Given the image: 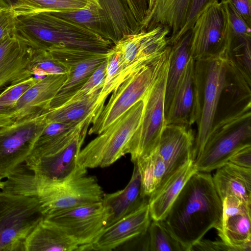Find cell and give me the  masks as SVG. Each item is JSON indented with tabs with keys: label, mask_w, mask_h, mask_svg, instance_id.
<instances>
[{
	"label": "cell",
	"mask_w": 251,
	"mask_h": 251,
	"mask_svg": "<svg viewBox=\"0 0 251 251\" xmlns=\"http://www.w3.org/2000/svg\"><path fill=\"white\" fill-rule=\"evenodd\" d=\"M93 120L92 117L83 120L69 141L34 161L25 163L26 168L36 175L52 180H61L70 176L79 167L78 156Z\"/></svg>",
	"instance_id": "cell-14"
},
{
	"label": "cell",
	"mask_w": 251,
	"mask_h": 251,
	"mask_svg": "<svg viewBox=\"0 0 251 251\" xmlns=\"http://www.w3.org/2000/svg\"><path fill=\"white\" fill-rule=\"evenodd\" d=\"M107 62L106 76L97 101V116L94 121L103 110L108 96L121 84L122 69L119 52L112 48L108 52Z\"/></svg>",
	"instance_id": "cell-34"
},
{
	"label": "cell",
	"mask_w": 251,
	"mask_h": 251,
	"mask_svg": "<svg viewBox=\"0 0 251 251\" xmlns=\"http://www.w3.org/2000/svg\"><path fill=\"white\" fill-rule=\"evenodd\" d=\"M148 231L150 251H186L162 221L151 220Z\"/></svg>",
	"instance_id": "cell-35"
},
{
	"label": "cell",
	"mask_w": 251,
	"mask_h": 251,
	"mask_svg": "<svg viewBox=\"0 0 251 251\" xmlns=\"http://www.w3.org/2000/svg\"><path fill=\"white\" fill-rule=\"evenodd\" d=\"M190 31V53L194 60L228 53L232 38L221 1L205 9L197 18Z\"/></svg>",
	"instance_id": "cell-10"
},
{
	"label": "cell",
	"mask_w": 251,
	"mask_h": 251,
	"mask_svg": "<svg viewBox=\"0 0 251 251\" xmlns=\"http://www.w3.org/2000/svg\"><path fill=\"white\" fill-rule=\"evenodd\" d=\"M40 79L30 77L18 83L9 85L0 94V128L15 122V108L24 92Z\"/></svg>",
	"instance_id": "cell-32"
},
{
	"label": "cell",
	"mask_w": 251,
	"mask_h": 251,
	"mask_svg": "<svg viewBox=\"0 0 251 251\" xmlns=\"http://www.w3.org/2000/svg\"><path fill=\"white\" fill-rule=\"evenodd\" d=\"M219 0H192L186 21L181 30L168 43L172 45L177 41L182 36L189 31L194 25L198 16L208 6Z\"/></svg>",
	"instance_id": "cell-38"
},
{
	"label": "cell",
	"mask_w": 251,
	"mask_h": 251,
	"mask_svg": "<svg viewBox=\"0 0 251 251\" xmlns=\"http://www.w3.org/2000/svg\"><path fill=\"white\" fill-rule=\"evenodd\" d=\"M25 251H80V248L43 217L26 239Z\"/></svg>",
	"instance_id": "cell-25"
},
{
	"label": "cell",
	"mask_w": 251,
	"mask_h": 251,
	"mask_svg": "<svg viewBox=\"0 0 251 251\" xmlns=\"http://www.w3.org/2000/svg\"><path fill=\"white\" fill-rule=\"evenodd\" d=\"M29 70L32 76L39 79L49 75L65 74L68 72V68L52 58L48 51L37 50H34Z\"/></svg>",
	"instance_id": "cell-36"
},
{
	"label": "cell",
	"mask_w": 251,
	"mask_h": 251,
	"mask_svg": "<svg viewBox=\"0 0 251 251\" xmlns=\"http://www.w3.org/2000/svg\"><path fill=\"white\" fill-rule=\"evenodd\" d=\"M170 34L167 27L159 25L125 36L113 47L120 55L121 84L164 53Z\"/></svg>",
	"instance_id": "cell-11"
},
{
	"label": "cell",
	"mask_w": 251,
	"mask_h": 251,
	"mask_svg": "<svg viewBox=\"0 0 251 251\" xmlns=\"http://www.w3.org/2000/svg\"><path fill=\"white\" fill-rule=\"evenodd\" d=\"M192 0H154L144 30L157 25L167 27L170 42L183 28L188 16Z\"/></svg>",
	"instance_id": "cell-24"
},
{
	"label": "cell",
	"mask_w": 251,
	"mask_h": 251,
	"mask_svg": "<svg viewBox=\"0 0 251 251\" xmlns=\"http://www.w3.org/2000/svg\"><path fill=\"white\" fill-rule=\"evenodd\" d=\"M3 179V178L1 176H0V191H1L2 187Z\"/></svg>",
	"instance_id": "cell-47"
},
{
	"label": "cell",
	"mask_w": 251,
	"mask_h": 251,
	"mask_svg": "<svg viewBox=\"0 0 251 251\" xmlns=\"http://www.w3.org/2000/svg\"><path fill=\"white\" fill-rule=\"evenodd\" d=\"M67 76L68 73L48 75L26 90L16 103L15 122L34 118L48 111L51 100Z\"/></svg>",
	"instance_id": "cell-19"
},
{
	"label": "cell",
	"mask_w": 251,
	"mask_h": 251,
	"mask_svg": "<svg viewBox=\"0 0 251 251\" xmlns=\"http://www.w3.org/2000/svg\"><path fill=\"white\" fill-rule=\"evenodd\" d=\"M100 90L71 99L61 106L49 110L46 112L48 122L79 124L92 117L93 122L97 116V103Z\"/></svg>",
	"instance_id": "cell-28"
},
{
	"label": "cell",
	"mask_w": 251,
	"mask_h": 251,
	"mask_svg": "<svg viewBox=\"0 0 251 251\" xmlns=\"http://www.w3.org/2000/svg\"><path fill=\"white\" fill-rule=\"evenodd\" d=\"M0 7L14 10L18 16L22 14L24 11L20 0H0Z\"/></svg>",
	"instance_id": "cell-45"
},
{
	"label": "cell",
	"mask_w": 251,
	"mask_h": 251,
	"mask_svg": "<svg viewBox=\"0 0 251 251\" xmlns=\"http://www.w3.org/2000/svg\"><path fill=\"white\" fill-rule=\"evenodd\" d=\"M131 11L138 24L144 28L149 14V0H128Z\"/></svg>",
	"instance_id": "cell-41"
},
{
	"label": "cell",
	"mask_w": 251,
	"mask_h": 251,
	"mask_svg": "<svg viewBox=\"0 0 251 251\" xmlns=\"http://www.w3.org/2000/svg\"><path fill=\"white\" fill-rule=\"evenodd\" d=\"M171 46L150 64L127 77L113 92L107 103L88 130L99 134L141 100L169 58Z\"/></svg>",
	"instance_id": "cell-9"
},
{
	"label": "cell",
	"mask_w": 251,
	"mask_h": 251,
	"mask_svg": "<svg viewBox=\"0 0 251 251\" xmlns=\"http://www.w3.org/2000/svg\"><path fill=\"white\" fill-rule=\"evenodd\" d=\"M115 45L125 36L142 30L128 0H99Z\"/></svg>",
	"instance_id": "cell-26"
},
{
	"label": "cell",
	"mask_w": 251,
	"mask_h": 251,
	"mask_svg": "<svg viewBox=\"0 0 251 251\" xmlns=\"http://www.w3.org/2000/svg\"><path fill=\"white\" fill-rule=\"evenodd\" d=\"M192 160L165 180L149 197L148 204L151 220L161 221L189 178L197 170Z\"/></svg>",
	"instance_id": "cell-21"
},
{
	"label": "cell",
	"mask_w": 251,
	"mask_h": 251,
	"mask_svg": "<svg viewBox=\"0 0 251 251\" xmlns=\"http://www.w3.org/2000/svg\"><path fill=\"white\" fill-rule=\"evenodd\" d=\"M47 124L46 112L0 128V176L25 163Z\"/></svg>",
	"instance_id": "cell-12"
},
{
	"label": "cell",
	"mask_w": 251,
	"mask_h": 251,
	"mask_svg": "<svg viewBox=\"0 0 251 251\" xmlns=\"http://www.w3.org/2000/svg\"><path fill=\"white\" fill-rule=\"evenodd\" d=\"M108 52L100 53L72 65L66 80L50 102V110L69 100L83 86L97 68L107 59Z\"/></svg>",
	"instance_id": "cell-27"
},
{
	"label": "cell",
	"mask_w": 251,
	"mask_h": 251,
	"mask_svg": "<svg viewBox=\"0 0 251 251\" xmlns=\"http://www.w3.org/2000/svg\"><path fill=\"white\" fill-rule=\"evenodd\" d=\"M17 17L14 10L0 7V42L15 34Z\"/></svg>",
	"instance_id": "cell-40"
},
{
	"label": "cell",
	"mask_w": 251,
	"mask_h": 251,
	"mask_svg": "<svg viewBox=\"0 0 251 251\" xmlns=\"http://www.w3.org/2000/svg\"><path fill=\"white\" fill-rule=\"evenodd\" d=\"M222 206L218 236L238 251H251V205L234 197H226L222 201Z\"/></svg>",
	"instance_id": "cell-17"
},
{
	"label": "cell",
	"mask_w": 251,
	"mask_h": 251,
	"mask_svg": "<svg viewBox=\"0 0 251 251\" xmlns=\"http://www.w3.org/2000/svg\"><path fill=\"white\" fill-rule=\"evenodd\" d=\"M34 50L15 34L0 42V88L32 76L29 65Z\"/></svg>",
	"instance_id": "cell-20"
},
{
	"label": "cell",
	"mask_w": 251,
	"mask_h": 251,
	"mask_svg": "<svg viewBox=\"0 0 251 251\" xmlns=\"http://www.w3.org/2000/svg\"><path fill=\"white\" fill-rule=\"evenodd\" d=\"M107 63L106 59L97 68L83 86L70 99L79 98L101 90L106 76Z\"/></svg>",
	"instance_id": "cell-39"
},
{
	"label": "cell",
	"mask_w": 251,
	"mask_h": 251,
	"mask_svg": "<svg viewBox=\"0 0 251 251\" xmlns=\"http://www.w3.org/2000/svg\"><path fill=\"white\" fill-rule=\"evenodd\" d=\"M154 0H149V14L152 9V6H153V2H154Z\"/></svg>",
	"instance_id": "cell-46"
},
{
	"label": "cell",
	"mask_w": 251,
	"mask_h": 251,
	"mask_svg": "<svg viewBox=\"0 0 251 251\" xmlns=\"http://www.w3.org/2000/svg\"><path fill=\"white\" fill-rule=\"evenodd\" d=\"M225 9L232 40L251 41V27L227 0H221Z\"/></svg>",
	"instance_id": "cell-37"
},
{
	"label": "cell",
	"mask_w": 251,
	"mask_h": 251,
	"mask_svg": "<svg viewBox=\"0 0 251 251\" xmlns=\"http://www.w3.org/2000/svg\"><path fill=\"white\" fill-rule=\"evenodd\" d=\"M53 12L60 17L92 30L104 39L112 42V37L108 23L101 8H94L90 9H81Z\"/></svg>",
	"instance_id": "cell-31"
},
{
	"label": "cell",
	"mask_w": 251,
	"mask_h": 251,
	"mask_svg": "<svg viewBox=\"0 0 251 251\" xmlns=\"http://www.w3.org/2000/svg\"><path fill=\"white\" fill-rule=\"evenodd\" d=\"M5 178L1 191L36 198L44 217L74 207L102 201L104 195L97 178L88 176L87 169L80 166L66 178L55 180L34 174L24 163Z\"/></svg>",
	"instance_id": "cell-1"
},
{
	"label": "cell",
	"mask_w": 251,
	"mask_h": 251,
	"mask_svg": "<svg viewBox=\"0 0 251 251\" xmlns=\"http://www.w3.org/2000/svg\"><path fill=\"white\" fill-rule=\"evenodd\" d=\"M195 141L191 126L177 125L165 126L157 146L166 168L161 184L179 169L195 160Z\"/></svg>",
	"instance_id": "cell-16"
},
{
	"label": "cell",
	"mask_w": 251,
	"mask_h": 251,
	"mask_svg": "<svg viewBox=\"0 0 251 251\" xmlns=\"http://www.w3.org/2000/svg\"><path fill=\"white\" fill-rule=\"evenodd\" d=\"M151 221L148 201L134 211L105 227L91 243L89 251L115 250L145 233Z\"/></svg>",
	"instance_id": "cell-15"
},
{
	"label": "cell",
	"mask_w": 251,
	"mask_h": 251,
	"mask_svg": "<svg viewBox=\"0 0 251 251\" xmlns=\"http://www.w3.org/2000/svg\"><path fill=\"white\" fill-rule=\"evenodd\" d=\"M110 217L102 201L64 209L44 218L75 241L80 251H89Z\"/></svg>",
	"instance_id": "cell-13"
},
{
	"label": "cell",
	"mask_w": 251,
	"mask_h": 251,
	"mask_svg": "<svg viewBox=\"0 0 251 251\" xmlns=\"http://www.w3.org/2000/svg\"><path fill=\"white\" fill-rule=\"evenodd\" d=\"M192 251H238L235 247L231 246L222 240L211 241L201 239L191 248Z\"/></svg>",
	"instance_id": "cell-42"
},
{
	"label": "cell",
	"mask_w": 251,
	"mask_h": 251,
	"mask_svg": "<svg viewBox=\"0 0 251 251\" xmlns=\"http://www.w3.org/2000/svg\"><path fill=\"white\" fill-rule=\"evenodd\" d=\"M228 162L240 167L251 169V145L238 150L230 157Z\"/></svg>",
	"instance_id": "cell-43"
},
{
	"label": "cell",
	"mask_w": 251,
	"mask_h": 251,
	"mask_svg": "<svg viewBox=\"0 0 251 251\" xmlns=\"http://www.w3.org/2000/svg\"><path fill=\"white\" fill-rule=\"evenodd\" d=\"M141 184L138 169L134 163L131 177L126 187L116 192L104 195L102 203L110 214L105 227L134 211L148 201L142 195Z\"/></svg>",
	"instance_id": "cell-23"
},
{
	"label": "cell",
	"mask_w": 251,
	"mask_h": 251,
	"mask_svg": "<svg viewBox=\"0 0 251 251\" xmlns=\"http://www.w3.org/2000/svg\"><path fill=\"white\" fill-rule=\"evenodd\" d=\"M222 211V202L212 176L197 171L188 180L161 221L186 251H190L209 230L220 229Z\"/></svg>",
	"instance_id": "cell-2"
},
{
	"label": "cell",
	"mask_w": 251,
	"mask_h": 251,
	"mask_svg": "<svg viewBox=\"0 0 251 251\" xmlns=\"http://www.w3.org/2000/svg\"><path fill=\"white\" fill-rule=\"evenodd\" d=\"M15 34L34 50L62 46L107 53L115 45L92 30L56 15L40 11L17 18Z\"/></svg>",
	"instance_id": "cell-3"
},
{
	"label": "cell",
	"mask_w": 251,
	"mask_h": 251,
	"mask_svg": "<svg viewBox=\"0 0 251 251\" xmlns=\"http://www.w3.org/2000/svg\"><path fill=\"white\" fill-rule=\"evenodd\" d=\"M212 178L222 202L226 197H234L251 205V169L228 161L216 169Z\"/></svg>",
	"instance_id": "cell-22"
},
{
	"label": "cell",
	"mask_w": 251,
	"mask_h": 251,
	"mask_svg": "<svg viewBox=\"0 0 251 251\" xmlns=\"http://www.w3.org/2000/svg\"><path fill=\"white\" fill-rule=\"evenodd\" d=\"M194 61L198 95V132L194 145L196 159L203 149L218 110L224 102V96L236 87L240 72L227 53Z\"/></svg>",
	"instance_id": "cell-4"
},
{
	"label": "cell",
	"mask_w": 251,
	"mask_h": 251,
	"mask_svg": "<svg viewBox=\"0 0 251 251\" xmlns=\"http://www.w3.org/2000/svg\"><path fill=\"white\" fill-rule=\"evenodd\" d=\"M251 26V0H227Z\"/></svg>",
	"instance_id": "cell-44"
},
{
	"label": "cell",
	"mask_w": 251,
	"mask_h": 251,
	"mask_svg": "<svg viewBox=\"0 0 251 251\" xmlns=\"http://www.w3.org/2000/svg\"><path fill=\"white\" fill-rule=\"evenodd\" d=\"M194 63L191 57L174 92L165 116L166 125L191 126L197 121L198 95Z\"/></svg>",
	"instance_id": "cell-18"
},
{
	"label": "cell",
	"mask_w": 251,
	"mask_h": 251,
	"mask_svg": "<svg viewBox=\"0 0 251 251\" xmlns=\"http://www.w3.org/2000/svg\"><path fill=\"white\" fill-rule=\"evenodd\" d=\"M144 102L141 100L81 149L78 166L87 168L108 167L124 155V149L141 121Z\"/></svg>",
	"instance_id": "cell-7"
},
{
	"label": "cell",
	"mask_w": 251,
	"mask_h": 251,
	"mask_svg": "<svg viewBox=\"0 0 251 251\" xmlns=\"http://www.w3.org/2000/svg\"><path fill=\"white\" fill-rule=\"evenodd\" d=\"M190 30L171 46L165 96V116L168 112L177 83L191 56L190 49Z\"/></svg>",
	"instance_id": "cell-29"
},
{
	"label": "cell",
	"mask_w": 251,
	"mask_h": 251,
	"mask_svg": "<svg viewBox=\"0 0 251 251\" xmlns=\"http://www.w3.org/2000/svg\"><path fill=\"white\" fill-rule=\"evenodd\" d=\"M20 0L23 7V14L40 11H61L81 9H90L94 8H101L99 0Z\"/></svg>",
	"instance_id": "cell-33"
},
{
	"label": "cell",
	"mask_w": 251,
	"mask_h": 251,
	"mask_svg": "<svg viewBox=\"0 0 251 251\" xmlns=\"http://www.w3.org/2000/svg\"><path fill=\"white\" fill-rule=\"evenodd\" d=\"M44 215L33 197L0 191V251H25L26 239Z\"/></svg>",
	"instance_id": "cell-8"
},
{
	"label": "cell",
	"mask_w": 251,
	"mask_h": 251,
	"mask_svg": "<svg viewBox=\"0 0 251 251\" xmlns=\"http://www.w3.org/2000/svg\"><path fill=\"white\" fill-rule=\"evenodd\" d=\"M134 163L137 164L140 176L142 195L149 197L161 184L166 172L165 163L157 147Z\"/></svg>",
	"instance_id": "cell-30"
},
{
	"label": "cell",
	"mask_w": 251,
	"mask_h": 251,
	"mask_svg": "<svg viewBox=\"0 0 251 251\" xmlns=\"http://www.w3.org/2000/svg\"><path fill=\"white\" fill-rule=\"evenodd\" d=\"M251 110L250 103L215 122L202 151L194 160L197 171L216 170L238 150L251 145Z\"/></svg>",
	"instance_id": "cell-5"
},
{
	"label": "cell",
	"mask_w": 251,
	"mask_h": 251,
	"mask_svg": "<svg viewBox=\"0 0 251 251\" xmlns=\"http://www.w3.org/2000/svg\"><path fill=\"white\" fill-rule=\"evenodd\" d=\"M170 55L141 99L144 108L141 121L124 150V155L129 154L133 163L157 148L167 125L164 103Z\"/></svg>",
	"instance_id": "cell-6"
}]
</instances>
